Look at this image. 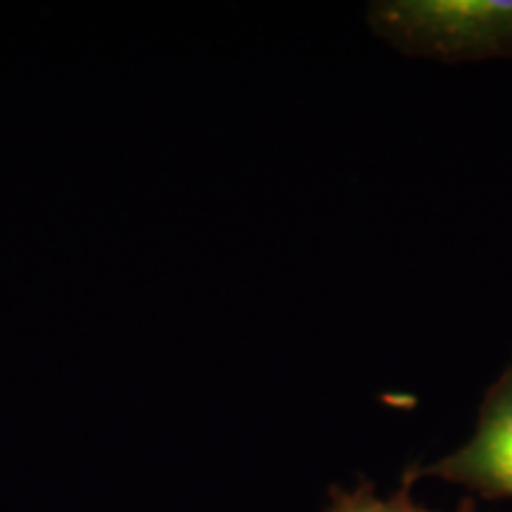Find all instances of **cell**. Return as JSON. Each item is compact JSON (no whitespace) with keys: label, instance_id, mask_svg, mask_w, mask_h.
Returning <instances> with one entry per match:
<instances>
[{"label":"cell","instance_id":"1","mask_svg":"<svg viewBox=\"0 0 512 512\" xmlns=\"http://www.w3.org/2000/svg\"><path fill=\"white\" fill-rule=\"evenodd\" d=\"M366 19L408 57L448 64L512 57V0H375Z\"/></svg>","mask_w":512,"mask_h":512},{"label":"cell","instance_id":"2","mask_svg":"<svg viewBox=\"0 0 512 512\" xmlns=\"http://www.w3.org/2000/svg\"><path fill=\"white\" fill-rule=\"evenodd\" d=\"M441 479L472 494L512 501V363L486 389L472 437L430 465L411 467L406 484Z\"/></svg>","mask_w":512,"mask_h":512},{"label":"cell","instance_id":"3","mask_svg":"<svg viewBox=\"0 0 512 512\" xmlns=\"http://www.w3.org/2000/svg\"><path fill=\"white\" fill-rule=\"evenodd\" d=\"M325 512H434L413 501L411 484L403 482L401 491L392 496H377L370 484H358L354 489H332Z\"/></svg>","mask_w":512,"mask_h":512}]
</instances>
